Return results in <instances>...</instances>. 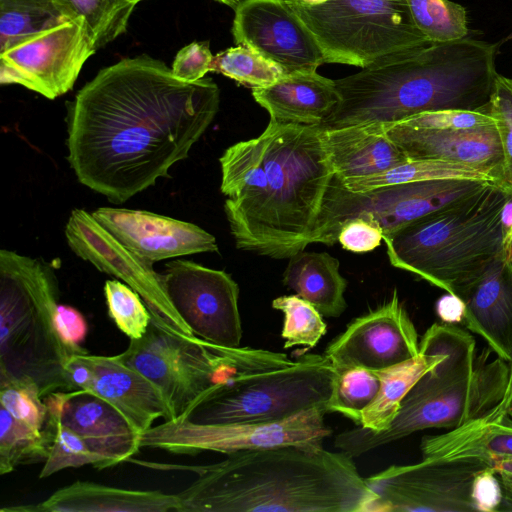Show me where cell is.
<instances>
[{"label": "cell", "instance_id": "1", "mask_svg": "<svg viewBox=\"0 0 512 512\" xmlns=\"http://www.w3.org/2000/svg\"><path fill=\"white\" fill-rule=\"evenodd\" d=\"M220 90L148 56L102 70L68 105L67 160L78 181L123 203L169 177L214 120Z\"/></svg>", "mask_w": 512, "mask_h": 512}, {"label": "cell", "instance_id": "2", "mask_svg": "<svg viewBox=\"0 0 512 512\" xmlns=\"http://www.w3.org/2000/svg\"><path fill=\"white\" fill-rule=\"evenodd\" d=\"M131 461L188 470L180 512H367L374 494L353 458L323 447L281 445L238 451L206 465Z\"/></svg>", "mask_w": 512, "mask_h": 512}, {"label": "cell", "instance_id": "3", "mask_svg": "<svg viewBox=\"0 0 512 512\" xmlns=\"http://www.w3.org/2000/svg\"><path fill=\"white\" fill-rule=\"evenodd\" d=\"M499 43L463 38L429 45L335 80L339 102L319 125H393L437 110H488Z\"/></svg>", "mask_w": 512, "mask_h": 512}, {"label": "cell", "instance_id": "4", "mask_svg": "<svg viewBox=\"0 0 512 512\" xmlns=\"http://www.w3.org/2000/svg\"><path fill=\"white\" fill-rule=\"evenodd\" d=\"M420 353L442 354V360L424 374L402 401L384 431L356 425L339 433L334 446L352 458L426 429H453L483 417L502 400L509 365L491 350L476 354L468 329L456 324L434 323L419 341Z\"/></svg>", "mask_w": 512, "mask_h": 512}, {"label": "cell", "instance_id": "5", "mask_svg": "<svg viewBox=\"0 0 512 512\" xmlns=\"http://www.w3.org/2000/svg\"><path fill=\"white\" fill-rule=\"evenodd\" d=\"M504 183L426 215L383 237L390 263L461 300L503 248Z\"/></svg>", "mask_w": 512, "mask_h": 512}, {"label": "cell", "instance_id": "6", "mask_svg": "<svg viewBox=\"0 0 512 512\" xmlns=\"http://www.w3.org/2000/svg\"><path fill=\"white\" fill-rule=\"evenodd\" d=\"M258 137L267 189L245 251L285 259L309 245L334 172L319 126L270 120Z\"/></svg>", "mask_w": 512, "mask_h": 512}, {"label": "cell", "instance_id": "7", "mask_svg": "<svg viewBox=\"0 0 512 512\" xmlns=\"http://www.w3.org/2000/svg\"><path fill=\"white\" fill-rule=\"evenodd\" d=\"M55 269L40 258L0 251V378L33 382L42 397L69 391L72 357L58 329Z\"/></svg>", "mask_w": 512, "mask_h": 512}, {"label": "cell", "instance_id": "8", "mask_svg": "<svg viewBox=\"0 0 512 512\" xmlns=\"http://www.w3.org/2000/svg\"><path fill=\"white\" fill-rule=\"evenodd\" d=\"M115 356L159 388L174 419L183 417L216 385L294 362L281 352L227 348L175 334L152 318L143 337L130 340L128 348Z\"/></svg>", "mask_w": 512, "mask_h": 512}, {"label": "cell", "instance_id": "9", "mask_svg": "<svg viewBox=\"0 0 512 512\" xmlns=\"http://www.w3.org/2000/svg\"><path fill=\"white\" fill-rule=\"evenodd\" d=\"M336 376L324 354L306 353L289 366L216 385L178 419L205 425L258 424L312 408L327 412Z\"/></svg>", "mask_w": 512, "mask_h": 512}, {"label": "cell", "instance_id": "10", "mask_svg": "<svg viewBox=\"0 0 512 512\" xmlns=\"http://www.w3.org/2000/svg\"><path fill=\"white\" fill-rule=\"evenodd\" d=\"M290 2L315 37L325 63L369 68L431 43L414 24L406 0Z\"/></svg>", "mask_w": 512, "mask_h": 512}, {"label": "cell", "instance_id": "11", "mask_svg": "<svg viewBox=\"0 0 512 512\" xmlns=\"http://www.w3.org/2000/svg\"><path fill=\"white\" fill-rule=\"evenodd\" d=\"M490 181L445 179L397 184L351 192L333 176L309 238L334 245L344 223L364 218L377 223L383 237L482 190ZM497 183V182H495Z\"/></svg>", "mask_w": 512, "mask_h": 512}, {"label": "cell", "instance_id": "12", "mask_svg": "<svg viewBox=\"0 0 512 512\" xmlns=\"http://www.w3.org/2000/svg\"><path fill=\"white\" fill-rule=\"evenodd\" d=\"M324 409L312 408L290 418L258 424H194L184 419L164 421L140 434V447L175 454L205 451L230 454L281 445L323 447L332 434Z\"/></svg>", "mask_w": 512, "mask_h": 512}, {"label": "cell", "instance_id": "13", "mask_svg": "<svg viewBox=\"0 0 512 512\" xmlns=\"http://www.w3.org/2000/svg\"><path fill=\"white\" fill-rule=\"evenodd\" d=\"M481 461H434L391 465L365 478L374 494L367 512H472L475 475Z\"/></svg>", "mask_w": 512, "mask_h": 512}, {"label": "cell", "instance_id": "14", "mask_svg": "<svg viewBox=\"0 0 512 512\" xmlns=\"http://www.w3.org/2000/svg\"><path fill=\"white\" fill-rule=\"evenodd\" d=\"M161 274L164 290L193 335L227 348H238L242 324L239 286L224 270L188 260H172Z\"/></svg>", "mask_w": 512, "mask_h": 512}, {"label": "cell", "instance_id": "15", "mask_svg": "<svg viewBox=\"0 0 512 512\" xmlns=\"http://www.w3.org/2000/svg\"><path fill=\"white\" fill-rule=\"evenodd\" d=\"M95 51L85 21H69L0 53V83L55 99L73 87Z\"/></svg>", "mask_w": 512, "mask_h": 512}, {"label": "cell", "instance_id": "16", "mask_svg": "<svg viewBox=\"0 0 512 512\" xmlns=\"http://www.w3.org/2000/svg\"><path fill=\"white\" fill-rule=\"evenodd\" d=\"M71 250L99 271L112 275L136 291L159 326L175 334L195 337L171 304L161 274L99 224L91 213L74 209L65 226Z\"/></svg>", "mask_w": 512, "mask_h": 512}, {"label": "cell", "instance_id": "17", "mask_svg": "<svg viewBox=\"0 0 512 512\" xmlns=\"http://www.w3.org/2000/svg\"><path fill=\"white\" fill-rule=\"evenodd\" d=\"M232 34L237 45L260 53L284 75L317 71L325 63L290 0H243L235 8Z\"/></svg>", "mask_w": 512, "mask_h": 512}, {"label": "cell", "instance_id": "18", "mask_svg": "<svg viewBox=\"0 0 512 512\" xmlns=\"http://www.w3.org/2000/svg\"><path fill=\"white\" fill-rule=\"evenodd\" d=\"M419 335L397 289L387 301L353 319L326 347L336 372L364 367L381 370L420 354Z\"/></svg>", "mask_w": 512, "mask_h": 512}, {"label": "cell", "instance_id": "19", "mask_svg": "<svg viewBox=\"0 0 512 512\" xmlns=\"http://www.w3.org/2000/svg\"><path fill=\"white\" fill-rule=\"evenodd\" d=\"M91 214L124 247L150 264L218 252L216 238L190 222L125 208L100 207Z\"/></svg>", "mask_w": 512, "mask_h": 512}, {"label": "cell", "instance_id": "20", "mask_svg": "<svg viewBox=\"0 0 512 512\" xmlns=\"http://www.w3.org/2000/svg\"><path fill=\"white\" fill-rule=\"evenodd\" d=\"M47 410L76 432L103 461V469L138 453L140 434L109 402L82 389L43 397Z\"/></svg>", "mask_w": 512, "mask_h": 512}, {"label": "cell", "instance_id": "21", "mask_svg": "<svg viewBox=\"0 0 512 512\" xmlns=\"http://www.w3.org/2000/svg\"><path fill=\"white\" fill-rule=\"evenodd\" d=\"M408 159H439L496 170L503 154L495 124L468 129H422L401 123L384 126Z\"/></svg>", "mask_w": 512, "mask_h": 512}, {"label": "cell", "instance_id": "22", "mask_svg": "<svg viewBox=\"0 0 512 512\" xmlns=\"http://www.w3.org/2000/svg\"><path fill=\"white\" fill-rule=\"evenodd\" d=\"M92 378L89 391L113 405L139 433L158 418L173 420L172 411L159 388L116 356L84 354Z\"/></svg>", "mask_w": 512, "mask_h": 512}, {"label": "cell", "instance_id": "23", "mask_svg": "<svg viewBox=\"0 0 512 512\" xmlns=\"http://www.w3.org/2000/svg\"><path fill=\"white\" fill-rule=\"evenodd\" d=\"M462 324L497 357L512 358V261L501 251L462 300Z\"/></svg>", "mask_w": 512, "mask_h": 512}, {"label": "cell", "instance_id": "24", "mask_svg": "<svg viewBox=\"0 0 512 512\" xmlns=\"http://www.w3.org/2000/svg\"><path fill=\"white\" fill-rule=\"evenodd\" d=\"M20 512H169L181 511L177 494L159 490H134L76 481L58 489L36 505L6 507Z\"/></svg>", "mask_w": 512, "mask_h": 512}, {"label": "cell", "instance_id": "25", "mask_svg": "<svg viewBox=\"0 0 512 512\" xmlns=\"http://www.w3.org/2000/svg\"><path fill=\"white\" fill-rule=\"evenodd\" d=\"M320 129L334 176L341 182L383 173L408 160L384 125Z\"/></svg>", "mask_w": 512, "mask_h": 512}, {"label": "cell", "instance_id": "26", "mask_svg": "<svg viewBox=\"0 0 512 512\" xmlns=\"http://www.w3.org/2000/svg\"><path fill=\"white\" fill-rule=\"evenodd\" d=\"M255 101L284 124L319 126L339 102L335 80L316 71L283 75L271 85L252 89Z\"/></svg>", "mask_w": 512, "mask_h": 512}, {"label": "cell", "instance_id": "27", "mask_svg": "<svg viewBox=\"0 0 512 512\" xmlns=\"http://www.w3.org/2000/svg\"><path fill=\"white\" fill-rule=\"evenodd\" d=\"M422 459L434 461H481L512 457V421H489L484 416L447 432L421 439Z\"/></svg>", "mask_w": 512, "mask_h": 512}, {"label": "cell", "instance_id": "28", "mask_svg": "<svg viewBox=\"0 0 512 512\" xmlns=\"http://www.w3.org/2000/svg\"><path fill=\"white\" fill-rule=\"evenodd\" d=\"M283 284L310 302L326 317H339L347 307L344 297L348 281L340 263L325 252L300 251L289 258Z\"/></svg>", "mask_w": 512, "mask_h": 512}, {"label": "cell", "instance_id": "29", "mask_svg": "<svg viewBox=\"0 0 512 512\" xmlns=\"http://www.w3.org/2000/svg\"><path fill=\"white\" fill-rule=\"evenodd\" d=\"M443 358L442 354L419 355L381 370H372L379 378V390L362 413L360 426L373 432L386 430L395 419L403 399L428 371Z\"/></svg>", "mask_w": 512, "mask_h": 512}, {"label": "cell", "instance_id": "30", "mask_svg": "<svg viewBox=\"0 0 512 512\" xmlns=\"http://www.w3.org/2000/svg\"><path fill=\"white\" fill-rule=\"evenodd\" d=\"M445 179L504 183L496 170L439 159H408L383 173L339 182L348 191L359 193L397 184Z\"/></svg>", "mask_w": 512, "mask_h": 512}, {"label": "cell", "instance_id": "31", "mask_svg": "<svg viewBox=\"0 0 512 512\" xmlns=\"http://www.w3.org/2000/svg\"><path fill=\"white\" fill-rule=\"evenodd\" d=\"M69 21L54 0H0V53Z\"/></svg>", "mask_w": 512, "mask_h": 512}, {"label": "cell", "instance_id": "32", "mask_svg": "<svg viewBox=\"0 0 512 512\" xmlns=\"http://www.w3.org/2000/svg\"><path fill=\"white\" fill-rule=\"evenodd\" d=\"M70 19H82L99 49L123 34L136 4L129 0H54Z\"/></svg>", "mask_w": 512, "mask_h": 512}, {"label": "cell", "instance_id": "33", "mask_svg": "<svg viewBox=\"0 0 512 512\" xmlns=\"http://www.w3.org/2000/svg\"><path fill=\"white\" fill-rule=\"evenodd\" d=\"M49 443L44 429L35 430L0 407V475L8 474L20 465L44 463Z\"/></svg>", "mask_w": 512, "mask_h": 512}, {"label": "cell", "instance_id": "34", "mask_svg": "<svg viewBox=\"0 0 512 512\" xmlns=\"http://www.w3.org/2000/svg\"><path fill=\"white\" fill-rule=\"evenodd\" d=\"M414 24L431 43L461 40L468 35L466 8L450 0H406Z\"/></svg>", "mask_w": 512, "mask_h": 512}, {"label": "cell", "instance_id": "35", "mask_svg": "<svg viewBox=\"0 0 512 512\" xmlns=\"http://www.w3.org/2000/svg\"><path fill=\"white\" fill-rule=\"evenodd\" d=\"M48 411V410H47ZM44 430L50 439L48 457L39 478L49 477L63 469L92 465L103 469L102 459L72 429L48 411Z\"/></svg>", "mask_w": 512, "mask_h": 512}, {"label": "cell", "instance_id": "36", "mask_svg": "<svg viewBox=\"0 0 512 512\" xmlns=\"http://www.w3.org/2000/svg\"><path fill=\"white\" fill-rule=\"evenodd\" d=\"M211 71L253 88L265 87L279 80L282 69L255 50L237 45L213 57Z\"/></svg>", "mask_w": 512, "mask_h": 512}, {"label": "cell", "instance_id": "37", "mask_svg": "<svg viewBox=\"0 0 512 512\" xmlns=\"http://www.w3.org/2000/svg\"><path fill=\"white\" fill-rule=\"evenodd\" d=\"M272 307L284 315L281 337L284 348L305 346L314 348L327 332L323 315L307 300L298 295H284L272 301Z\"/></svg>", "mask_w": 512, "mask_h": 512}, {"label": "cell", "instance_id": "38", "mask_svg": "<svg viewBox=\"0 0 512 512\" xmlns=\"http://www.w3.org/2000/svg\"><path fill=\"white\" fill-rule=\"evenodd\" d=\"M379 386V378L370 369L352 367L337 372L327 412L340 413L360 425L362 413L375 398Z\"/></svg>", "mask_w": 512, "mask_h": 512}, {"label": "cell", "instance_id": "39", "mask_svg": "<svg viewBox=\"0 0 512 512\" xmlns=\"http://www.w3.org/2000/svg\"><path fill=\"white\" fill-rule=\"evenodd\" d=\"M104 293L109 315L117 327L130 340L142 338L151 322V314L140 295L118 280H107Z\"/></svg>", "mask_w": 512, "mask_h": 512}, {"label": "cell", "instance_id": "40", "mask_svg": "<svg viewBox=\"0 0 512 512\" xmlns=\"http://www.w3.org/2000/svg\"><path fill=\"white\" fill-rule=\"evenodd\" d=\"M0 406L15 419L43 431L48 416L47 406L33 382L0 378Z\"/></svg>", "mask_w": 512, "mask_h": 512}, {"label": "cell", "instance_id": "41", "mask_svg": "<svg viewBox=\"0 0 512 512\" xmlns=\"http://www.w3.org/2000/svg\"><path fill=\"white\" fill-rule=\"evenodd\" d=\"M488 111L500 138L503 182L512 191V78L496 74Z\"/></svg>", "mask_w": 512, "mask_h": 512}, {"label": "cell", "instance_id": "42", "mask_svg": "<svg viewBox=\"0 0 512 512\" xmlns=\"http://www.w3.org/2000/svg\"><path fill=\"white\" fill-rule=\"evenodd\" d=\"M422 129H468L495 124L488 110H437L411 116L401 122Z\"/></svg>", "mask_w": 512, "mask_h": 512}, {"label": "cell", "instance_id": "43", "mask_svg": "<svg viewBox=\"0 0 512 512\" xmlns=\"http://www.w3.org/2000/svg\"><path fill=\"white\" fill-rule=\"evenodd\" d=\"M213 57L208 41L193 42L177 53L171 69L180 80L198 81L211 71Z\"/></svg>", "mask_w": 512, "mask_h": 512}, {"label": "cell", "instance_id": "44", "mask_svg": "<svg viewBox=\"0 0 512 512\" xmlns=\"http://www.w3.org/2000/svg\"><path fill=\"white\" fill-rule=\"evenodd\" d=\"M383 240L381 227L364 218H354L344 223L339 231L337 241L353 253H366L374 250Z\"/></svg>", "mask_w": 512, "mask_h": 512}, {"label": "cell", "instance_id": "45", "mask_svg": "<svg viewBox=\"0 0 512 512\" xmlns=\"http://www.w3.org/2000/svg\"><path fill=\"white\" fill-rule=\"evenodd\" d=\"M503 491L499 476L491 467L479 471L472 482L471 500L475 511L499 512Z\"/></svg>", "mask_w": 512, "mask_h": 512}, {"label": "cell", "instance_id": "46", "mask_svg": "<svg viewBox=\"0 0 512 512\" xmlns=\"http://www.w3.org/2000/svg\"><path fill=\"white\" fill-rule=\"evenodd\" d=\"M57 323L61 338L72 356L88 354L81 346L87 334V323L83 315L68 305H59Z\"/></svg>", "mask_w": 512, "mask_h": 512}, {"label": "cell", "instance_id": "47", "mask_svg": "<svg viewBox=\"0 0 512 512\" xmlns=\"http://www.w3.org/2000/svg\"><path fill=\"white\" fill-rule=\"evenodd\" d=\"M436 312L443 323H462L465 314V304L460 298L447 293L446 296L438 300Z\"/></svg>", "mask_w": 512, "mask_h": 512}, {"label": "cell", "instance_id": "48", "mask_svg": "<svg viewBox=\"0 0 512 512\" xmlns=\"http://www.w3.org/2000/svg\"><path fill=\"white\" fill-rule=\"evenodd\" d=\"M508 365V380L504 396L500 403L484 416L489 421H502L505 419L512 421V358Z\"/></svg>", "mask_w": 512, "mask_h": 512}, {"label": "cell", "instance_id": "49", "mask_svg": "<svg viewBox=\"0 0 512 512\" xmlns=\"http://www.w3.org/2000/svg\"><path fill=\"white\" fill-rule=\"evenodd\" d=\"M502 485L503 498L499 512H512V476L498 475Z\"/></svg>", "mask_w": 512, "mask_h": 512}, {"label": "cell", "instance_id": "50", "mask_svg": "<svg viewBox=\"0 0 512 512\" xmlns=\"http://www.w3.org/2000/svg\"><path fill=\"white\" fill-rule=\"evenodd\" d=\"M497 475H509L512 476V457H501L496 458L489 464Z\"/></svg>", "mask_w": 512, "mask_h": 512}, {"label": "cell", "instance_id": "51", "mask_svg": "<svg viewBox=\"0 0 512 512\" xmlns=\"http://www.w3.org/2000/svg\"><path fill=\"white\" fill-rule=\"evenodd\" d=\"M215 1L220 2V3H223V4L227 5V6H230V7H232V8H234V9H235V8H236V6H237L240 2H242L243 0H215Z\"/></svg>", "mask_w": 512, "mask_h": 512}, {"label": "cell", "instance_id": "52", "mask_svg": "<svg viewBox=\"0 0 512 512\" xmlns=\"http://www.w3.org/2000/svg\"><path fill=\"white\" fill-rule=\"evenodd\" d=\"M301 3L307 4V5H318L326 2L327 0H297Z\"/></svg>", "mask_w": 512, "mask_h": 512}, {"label": "cell", "instance_id": "53", "mask_svg": "<svg viewBox=\"0 0 512 512\" xmlns=\"http://www.w3.org/2000/svg\"><path fill=\"white\" fill-rule=\"evenodd\" d=\"M129 1H131V2H133V3H135V4H137L138 2H140V1H142V0H129Z\"/></svg>", "mask_w": 512, "mask_h": 512}]
</instances>
